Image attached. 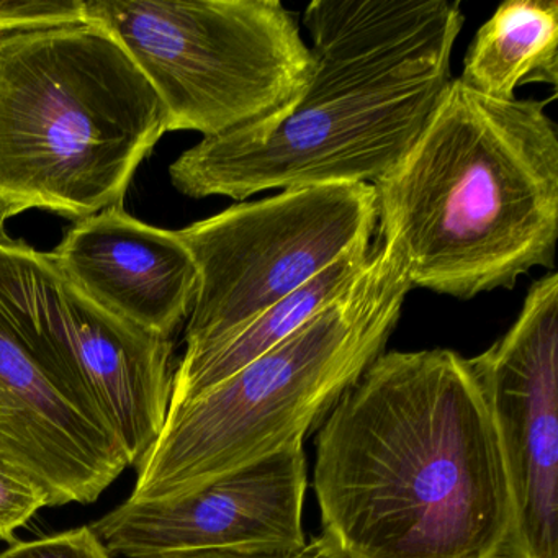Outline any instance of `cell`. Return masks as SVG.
Wrapping results in <instances>:
<instances>
[{
	"instance_id": "1",
	"label": "cell",
	"mask_w": 558,
	"mask_h": 558,
	"mask_svg": "<svg viewBox=\"0 0 558 558\" xmlns=\"http://www.w3.org/2000/svg\"><path fill=\"white\" fill-rule=\"evenodd\" d=\"M323 529L364 558H506L512 501L498 433L469 361L384 352L316 439Z\"/></svg>"
},
{
	"instance_id": "2",
	"label": "cell",
	"mask_w": 558,
	"mask_h": 558,
	"mask_svg": "<svg viewBox=\"0 0 558 558\" xmlns=\"http://www.w3.org/2000/svg\"><path fill=\"white\" fill-rule=\"evenodd\" d=\"M449 0H315L303 12L315 71L282 112L202 138L171 168L192 198L371 184L404 158L453 80L463 25Z\"/></svg>"
},
{
	"instance_id": "3",
	"label": "cell",
	"mask_w": 558,
	"mask_h": 558,
	"mask_svg": "<svg viewBox=\"0 0 558 558\" xmlns=\"http://www.w3.org/2000/svg\"><path fill=\"white\" fill-rule=\"evenodd\" d=\"M547 102L450 81L410 151L380 181L378 234L411 287L470 300L551 269L558 133Z\"/></svg>"
},
{
	"instance_id": "4",
	"label": "cell",
	"mask_w": 558,
	"mask_h": 558,
	"mask_svg": "<svg viewBox=\"0 0 558 558\" xmlns=\"http://www.w3.org/2000/svg\"><path fill=\"white\" fill-rule=\"evenodd\" d=\"M169 117L99 25L0 35V202L73 221L122 207Z\"/></svg>"
},
{
	"instance_id": "5",
	"label": "cell",
	"mask_w": 558,
	"mask_h": 558,
	"mask_svg": "<svg viewBox=\"0 0 558 558\" xmlns=\"http://www.w3.org/2000/svg\"><path fill=\"white\" fill-rule=\"evenodd\" d=\"M411 289L393 244L378 241L344 295L227 380L169 408L135 465L129 501H171L303 444L384 354Z\"/></svg>"
},
{
	"instance_id": "6",
	"label": "cell",
	"mask_w": 558,
	"mask_h": 558,
	"mask_svg": "<svg viewBox=\"0 0 558 558\" xmlns=\"http://www.w3.org/2000/svg\"><path fill=\"white\" fill-rule=\"evenodd\" d=\"M161 97L169 132L228 135L282 112L308 86L315 58L279 0H89Z\"/></svg>"
},
{
	"instance_id": "7",
	"label": "cell",
	"mask_w": 558,
	"mask_h": 558,
	"mask_svg": "<svg viewBox=\"0 0 558 558\" xmlns=\"http://www.w3.org/2000/svg\"><path fill=\"white\" fill-rule=\"evenodd\" d=\"M0 316L48 380L112 434L135 466L168 416L172 339L110 315L50 253L12 238L0 241Z\"/></svg>"
},
{
	"instance_id": "8",
	"label": "cell",
	"mask_w": 558,
	"mask_h": 558,
	"mask_svg": "<svg viewBox=\"0 0 558 558\" xmlns=\"http://www.w3.org/2000/svg\"><path fill=\"white\" fill-rule=\"evenodd\" d=\"M377 225L374 185L341 184L287 189L179 230L198 274L184 355L240 331L345 251L372 240Z\"/></svg>"
},
{
	"instance_id": "9",
	"label": "cell",
	"mask_w": 558,
	"mask_h": 558,
	"mask_svg": "<svg viewBox=\"0 0 558 558\" xmlns=\"http://www.w3.org/2000/svg\"><path fill=\"white\" fill-rule=\"evenodd\" d=\"M498 433L512 501L506 558H558V276L532 283L509 331L466 359Z\"/></svg>"
},
{
	"instance_id": "10",
	"label": "cell",
	"mask_w": 558,
	"mask_h": 558,
	"mask_svg": "<svg viewBox=\"0 0 558 558\" xmlns=\"http://www.w3.org/2000/svg\"><path fill=\"white\" fill-rule=\"evenodd\" d=\"M306 488L305 452L296 444L171 501L126 499L89 525L110 554L126 558L292 557L306 542Z\"/></svg>"
},
{
	"instance_id": "11",
	"label": "cell",
	"mask_w": 558,
	"mask_h": 558,
	"mask_svg": "<svg viewBox=\"0 0 558 558\" xmlns=\"http://www.w3.org/2000/svg\"><path fill=\"white\" fill-rule=\"evenodd\" d=\"M0 460L35 480L50 508L97 501L130 466L119 440L48 380L2 316Z\"/></svg>"
},
{
	"instance_id": "12",
	"label": "cell",
	"mask_w": 558,
	"mask_h": 558,
	"mask_svg": "<svg viewBox=\"0 0 558 558\" xmlns=\"http://www.w3.org/2000/svg\"><path fill=\"white\" fill-rule=\"evenodd\" d=\"M50 254L87 299L142 331L172 339L191 315L198 274L178 231L107 208L74 221Z\"/></svg>"
},
{
	"instance_id": "13",
	"label": "cell",
	"mask_w": 558,
	"mask_h": 558,
	"mask_svg": "<svg viewBox=\"0 0 558 558\" xmlns=\"http://www.w3.org/2000/svg\"><path fill=\"white\" fill-rule=\"evenodd\" d=\"M371 241H361L345 251L315 279L274 303L220 344L198 354L184 355L174 371L169 408L187 403L227 380L244 365L299 331L329 303L344 295L371 260Z\"/></svg>"
},
{
	"instance_id": "14",
	"label": "cell",
	"mask_w": 558,
	"mask_h": 558,
	"mask_svg": "<svg viewBox=\"0 0 558 558\" xmlns=\"http://www.w3.org/2000/svg\"><path fill=\"white\" fill-rule=\"evenodd\" d=\"M457 80L492 99H515L524 84L558 83L557 0H509L473 37Z\"/></svg>"
},
{
	"instance_id": "15",
	"label": "cell",
	"mask_w": 558,
	"mask_h": 558,
	"mask_svg": "<svg viewBox=\"0 0 558 558\" xmlns=\"http://www.w3.org/2000/svg\"><path fill=\"white\" fill-rule=\"evenodd\" d=\"M44 508H50L45 489L22 470L0 460V541L15 544L19 529Z\"/></svg>"
},
{
	"instance_id": "16",
	"label": "cell",
	"mask_w": 558,
	"mask_h": 558,
	"mask_svg": "<svg viewBox=\"0 0 558 558\" xmlns=\"http://www.w3.org/2000/svg\"><path fill=\"white\" fill-rule=\"evenodd\" d=\"M84 22L83 0H0V35L28 34Z\"/></svg>"
},
{
	"instance_id": "17",
	"label": "cell",
	"mask_w": 558,
	"mask_h": 558,
	"mask_svg": "<svg viewBox=\"0 0 558 558\" xmlns=\"http://www.w3.org/2000/svg\"><path fill=\"white\" fill-rule=\"evenodd\" d=\"M0 558H113L90 525L9 545Z\"/></svg>"
},
{
	"instance_id": "18",
	"label": "cell",
	"mask_w": 558,
	"mask_h": 558,
	"mask_svg": "<svg viewBox=\"0 0 558 558\" xmlns=\"http://www.w3.org/2000/svg\"><path fill=\"white\" fill-rule=\"evenodd\" d=\"M290 558H364L341 544L335 535L323 529L322 534L305 542L302 548Z\"/></svg>"
},
{
	"instance_id": "19",
	"label": "cell",
	"mask_w": 558,
	"mask_h": 558,
	"mask_svg": "<svg viewBox=\"0 0 558 558\" xmlns=\"http://www.w3.org/2000/svg\"><path fill=\"white\" fill-rule=\"evenodd\" d=\"M184 558H290L280 557V555H246L231 554V551H204V554L191 555Z\"/></svg>"
},
{
	"instance_id": "20",
	"label": "cell",
	"mask_w": 558,
	"mask_h": 558,
	"mask_svg": "<svg viewBox=\"0 0 558 558\" xmlns=\"http://www.w3.org/2000/svg\"><path fill=\"white\" fill-rule=\"evenodd\" d=\"M15 214L12 211L11 207L4 204V202H0V241H8V221L11 218H14Z\"/></svg>"
}]
</instances>
